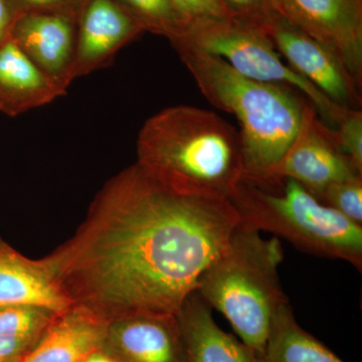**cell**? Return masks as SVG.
<instances>
[{"label":"cell","mask_w":362,"mask_h":362,"mask_svg":"<svg viewBox=\"0 0 362 362\" xmlns=\"http://www.w3.org/2000/svg\"><path fill=\"white\" fill-rule=\"evenodd\" d=\"M82 362H123L118 357L112 354L110 351L100 347L89 354Z\"/></svg>","instance_id":"26"},{"label":"cell","mask_w":362,"mask_h":362,"mask_svg":"<svg viewBox=\"0 0 362 362\" xmlns=\"http://www.w3.org/2000/svg\"><path fill=\"white\" fill-rule=\"evenodd\" d=\"M35 306L61 313L71 303L61 292L42 259L26 258L0 245V307Z\"/></svg>","instance_id":"15"},{"label":"cell","mask_w":362,"mask_h":362,"mask_svg":"<svg viewBox=\"0 0 362 362\" xmlns=\"http://www.w3.org/2000/svg\"><path fill=\"white\" fill-rule=\"evenodd\" d=\"M335 130L338 144L362 173V113L358 109H349Z\"/></svg>","instance_id":"22"},{"label":"cell","mask_w":362,"mask_h":362,"mask_svg":"<svg viewBox=\"0 0 362 362\" xmlns=\"http://www.w3.org/2000/svg\"><path fill=\"white\" fill-rule=\"evenodd\" d=\"M103 347L123 362H187L176 316H135L107 325Z\"/></svg>","instance_id":"12"},{"label":"cell","mask_w":362,"mask_h":362,"mask_svg":"<svg viewBox=\"0 0 362 362\" xmlns=\"http://www.w3.org/2000/svg\"><path fill=\"white\" fill-rule=\"evenodd\" d=\"M16 14L7 0H0V45L11 37Z\"/></svg>","instance_id":"25"},{"label":"cell","mask_w":362,"mask_h":362,"mask_svg":"<svg viewBox=\"0 0 362 362\" xmlns=\"http://www.w3.org/2000/svg\"><path fill=\"white\" fill-rule=\"evenodd\" d=\"M107 325L87 308L71 305L54 317L21 362H82L103 346Z\"/></svg>","instance_id":"14"},{"label":"cell","mask_w":362,"mask_h":362,"mask_svg":"<svg viewBox=\"0 0 362 362\" xmlns=\"http://www.w3.org/2000/svg\"><path fill=\"white\" fill-rule=\"evenodd\" d=\"M289 25L320 42L362 85V0H271Z\"/></svg>","instance_id":"7"},{"label":"cell","mask_w":362,"mask_h":362,"mask_svg":"<svg viewBox=\"0 0 362 362\" xmlns=\"http://www.w3.org/2000/svg\"><path fill=\"white\" fill-rule=\"evenodd\" d=\"M238 226L228 199L180 194L135 163L102 187L75 235L42 259L71 305L107 323L176 316Z\"/></svg>","instance_id":"1"},{"label":"cell","mask_w":362,"mask_h":362,"mask_svg":"<svg viewBox=\"0 0 362 362\" xmlns=\"http://www.w3.org/2000/svg\"><path fill=\"white\" fill-rule=\"evenodd\" d=\"M64 95L11 37L0 45V112L16 117Z\"/></svg>","instance_id":"16"},{"label":"cell","mask_w":362,"mask_h":362,"mask_svg":"<svg viewBox=\"0 0 362 362\" xmlns=\"http://www.w3.org/2000/svg\"><path fill=\"white\" fill-rule=\"evenodd\" d=\"M190 23L197 21L226 20L235 16L221 0H173Z\"/></svg>","instance_id":"23"},{"label":"cell","mask_w":362,"mask_h":362,"mask_svg":"<svg viewBox=\"0 0 362 362\" xmlns=\"http://www.w3.org/2000/svg\"><path fill=\"white\" fill-rule=\"evenodd\" d=\"M187 362H259L246 344L214 321L213 309L197 291L176 314Z\"/></svg>","instance_id":"13"},{"label":"cell","mask_w":362,"mask_h":362,"mask_svg":"<svg viewBox=\"0 0 362 362\" xmlns=\"http://www.w3.org/2000/svg\"><path fill=\"white\" fill-rule=\"evenodd\" d=\"M356 175L362 173L342 151L335 130L323 122L313 105L307 101L296 137L263 178H291L319 201L331 185Z\"/></svg>","instance_id":"8"},{"label":"cell","mask_w":362,"mask_h":362,"mask_svg":"<svg viewBox=\"0 0 362 362\" xmlns=\"http://www.w3.org/2000/svg\"><path fill=\"white\" fill-rule=\"evenodd\" d=\"M254 21L264 28L288 66L330 101L346 109L361 106V88L327 47L289 25L274 11Z\"/></svg>","instance_id":"9"},{"label":"cell","mask_w":362,"mask_h":362,"mask_svg":"<svg viewBox=\"0 0 362 362\" xmlns=\"http://www.w3.org/2000/svg\"><path fill=\"white\" fill-rule=\"evenodd\" d=\"M319 201L362 226V175L333 183Z\"/></svg>","instance_id":"20"},{"label":"cell","mask_w":362,"mask_h":362,"mask_svg":"<svg viewBox=\"0 0 362 362\" xmlns=\"http://www.w3.org/2000/svg\"><path fill=\"white\" fill-rule=\"evenodd\" d=\"M144 32L115 0H89L78 21L74 80L107 66Z\"/></svg>","instance_id":"10"},{"label":"cell","mask_w":362,"mask_h":362,"mask_svg":"<svg viewBox=\"0 0 362 362\" xmlns=\"http://www.w3.org/2000/svg\"><path fill=\"white\" fill-rule=\"evenodd\" d=\"M180 194L228 199L244 175L240 133L214 112L187 105L150 117L137 139V162Z\"/></svg>","instance_id":"2"},{"label":"cell","mask_w":362,"mask_h":362,"mask_svg":"<svg viewBox=\"0 0 362 362\" xmlns=\"http://www.w3.org/2000/svg\"><path fill=\"white\" fill-rule=\"evenodd\" d=\"M180 40L223 59L244 77L299 90L325 123L337 126L349 110L333 103L285 64L257 21L233 18L194 21Z\"/></svg>","instance_id":"6"},{"label":"cell","mask_w":362,"mask_h":362,"mask_svg":"<svg viewBox=\"0 0 362 362\" xmlns=\"http://www.w3.org/2000/svg\"><path fill=\"white\" fill-rule=\"evenodd\" d=\"M171 45L204 96L239 121L243 177H265L296 137L308 100L287 86L244 77L223 59L187 40H175Z\"/></svg>","instance_id":"3"},{"label":"cell","mask_w":362,"mask_h":362,"mask_svg":"<svg viewBox=\"0 0 362 362\" xmlns=\"http://www.w3.org/2000/svg\"><path fill=\"white\" fill-rule=\"evenodd\" d=\"M144 28L173 42L187 33L190 21L173 0H115Z\"/></svg>","instance_id":"19"},{"label":"cell","mask_w":362,"mask_h":362,"mask_svg":"<svg viewBox=\"0 0 362 362\" xmlns=\"http://www.w3.org/2000/svg\"><path fill=\"white\" fill-rule=\"evenodd\" d=\"M284 261L282 243L238 226L223 251L202 272L197 291L226 317L258 357L265 350L272 319L288 298L279 277Z\"/></svg>","instance_id":"4"},{"label":"cell","mask_w":362,"mask_h":362,"mask_svg":"<svg viewBox=\"0 0 362 362\" xmlns=\"http://www.w3.org/2000/svg\"><path fill=\"white\" fill-rule=\"evenodd\" d=\"M78 21L54 14L18 16L11 37L59 89L66 93L74 81Z\"/></svg>","instance_id":"11"},{"label":"cell","mask_w":362,"mask_h":362,"mask_svg":"<svg viewBox=\"0 0 362 362\" xmlns=\"http://www.w3.org/2000/svg\"><path fill=\"white\" fill-rule=\"evenodd\" d=\"M4 240H2V239H1V238H0V245H1V244H2V243H4Z\"/></svg>","instance_id":"27"},{"label":"cell","mask_w":362,"mask_h":362,"mask_svg":"<svg viewBox=\"0 0 362 362\" xmlns=\"http://www.w3.org/2000/svg\"><path fill=\"white\" fill-rule=\"evenodd\" d=\"M89 0H7L16 18L23 14L45 13L78 21Z\"/></svg>","instance_id":"21"},{"label":"cell","mask_w":362,"mask_h":362,"mask_svg":"<svg viewBox=\"0 0 362 362\" xmlns=\"http://www.w3.org/2000/svg\"><path fill=\"white\" fill-rule=\"evenodd\" d=\"M235 18L257 20L270 13L271 0H221Z\"/></svg>","instance_id":"24"},{"label":"cell","mask_w":362,"mask_h":362,"mask_svg":"<svg viewBox=\"0 0 362 362\" xmlns=\"http://www.w3.org/2000/svg\"><path fill=\"white\" fill-rule=\"evenodd\" d=\"M58 314L42 307H0V362L23 361Z\"/></svg>","instance_id":"18"},{"label":"cell","mask_w":362,"mask_h":362,"mask_svg":"<svg viewBox=\"0 0 362 362\" xmlns=\"http://www.w3.org/2000/svg\"><path fill=\"white\" fill-rule=\"evenodd\" d=\"M259 362H344L299 325L289 301L272 319Z\"/></svg>","instance_id":"17"},{"label":"cell","mask_w":362,"mask_h":362,"mask_svg":"<svg viewBox=\"0 0 362 362\" xmlns=\"http://www.w3.org/2000/svg\"><path fill=\"white\" fill-rule=\"evenodd\" d=\"M228 201L239 225L282 238L299 251L361 272L362 226L325 206L291 178L243 177Z\"/></svg>","instance_id":"5"}]
</instances>
